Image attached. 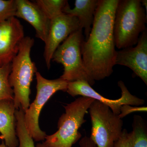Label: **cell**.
Segmentation results:
<instances>
[{
  "label": "cell",
  "instance_id": "18",
  "mask_svg": "<svg viewBox=\"0 0 147 147\" xmlns=\"http://www.w3.org/2000/svg\"><path fill=\"white\" fill-rule=\"evenodd\" d=\"M11 68V63L0 67V101L13 100V89L11 87L9 81Z\"/></svg>",
  "mask_w": 147,
  "mask_h": 147
},
{
  "label": "cell",
  "instance_id": "15",
  "mask_svg": "<svg viewBox=\"0 0 147 147\" xmlns=\"http://www.w3.org/2000/svg\"><path fill=\"white\" fill-rule=\"evenodd\" d=\"M24 111L21 109H16V133L19 141L18 147H35L34 142L29 133L25 124Z\"/></svg>",
  "mask_w": 147,
  "mask_h": 147
},
{
  "label": "cell",
  "instance_id": "16",
  "mask_svg": "<svg viewBox=\"0 0 147 147\" xmlns=\"http://www.w3.org/2000/svg\"><path fill=\"white\" fill-rule=\"evenodd\" d=\"M35 2L50 20L63 13L68 3L66 0H37Z\"/></svg>",
  "mask_w": 147,
  "mask_h": 147
},
{
  "label": "cell",
  "instance_id": "9",
  "mask_svg": "<svg viewBox=\"0 0 147 147\" xmlns=\"http://www.w3.org/2000/svg\"><path fill=\"white\" fill-rule=\"evenodd\" d=\"M82 29L79 19L63 13L50 20V29L45 42L44 57L48 69L51 67L52 57L58 47L70 34Z\"/></svg>",
  "mask_w": 147,
  "mask_h": 147
},
{
  "label": "cell",
  "instance_id": "13",
  "mask_svg": "<svg viewBox=\"0 0 147 147\" xmlns=\"http://www.w3.org/2000/svg\"><path fill=\"white\" fill-rule=\"evenodd\" d=\"M16 108L13 100L0 101V139L7 147H18L16 135Z\"/></svg>",
  "mask_w": 147,
  "mask_h": 147
},
{
  "label": "cell",
  "instance_id": "6",
  "mask_svg": "<svg viewBox=\"0 0 147 147\" xmlns=\"http://www.w3.org/2000/svg\"><path fill=\"white\" fill-rule=\"evenodd\" d=\"M88 112L92 122L90 139L97 147H113L123 130L122 119L96 100L92 102Z\"/></svg>",
  "mask_w": 147,
  "mask_h": 147
},
{
  "label": "cell",
  "instance_id": "3",
  "mask_svg": "<svg viewBox=\"0 0 147 147\" xmlns=\"http://www.w3.org/2000/svg\"><path fill=\"white\" fill-rule=\"evenodd\" d=\"M34 42V39L29 36L22 40L18 54L11 62V71L9 77V84L13 90L15 108L22 109L24 113L30 104L31 84L37 71L35 63L30 57Z\"/></svg>",
  "mask_w": 147,
  "mask_h": 147
},
{
  "label": "cell",
  "instance_id": "19",
  "mask_svg": "<svg viewBox=\"0 0 147 147\" xmlns=\"http://www.w3.org/2000/svg\"><path fill=\"white\" fill-rule=\"evenodd\" d=\"M16 9L15 0H0V23L15 17Z\"/></svg>",
  "mask_w": 147,
  "mask_h": 147
},
{
  "label": "cell",
  "instance_id": "25",
  "mask_svg": "<svg viewBox=\"0 0 147 147\" xmlns=\"http://www.w3.org/2000/svg\"><path fill=\"white\" fill-rule=\"evenodd\" d=\"M0 147H7L6 146L4 142L3 141H2L1 144H0Z\"/></svg>",
  "mask_w": 147,
  "mask_h": 147
},
{
  "label": "cell",
  "instance_id": "2",
  "mask_svg": "<svg viewBox=\"0 0 147 147\" xmlns=\"http://www.w3.org/2000/svg\"><path fill=\"white\" fill-rule=\"evenodd\" d=\"M140 0H119L114 23L116 47L123 49L136 45L146 30L147 15Z\"/></svg>",
  "mask_w": 147,
  "mask_h": 147
},
{
  "label": "cell",
  "instance_id": "10",
  "mask_svg": "<svg viewBox=\"0 0 147 147\" xmlns=\"http://www.w3.org/2000/svg\"><path fill=\"white\" fill-rule=\"evenodd\" d=\"M24 37V27L16 17L0 23V67L11 63Z\"/></svg>",
  "mask_w": 147,
  "mask_h": 147
},
{
  "label": "cell",
  "instance_id": "22",
  "mask_svg": "<svg viewBox=\"0 0 147 147\" xmlns=\"http://www.w3.org/2000/svg\"><path fill=\"white\" fill-rule=\"evenodd\" d=\"M79 145L81 147H97L90 137L87 136H85L81 139Z\"/></svg>",
  "mask_w": 147,
  "mask_h": 147
},
{
  "label": "cell",
  "instance_id": "17",
  "mask_svg": "<svg viewBox=\"0 0 147 147\" xmlns=\"http://www.w3.org/2000/svg\"><path fill=\"white\" fill-rule=\"evenodd\" d=\"M141 116L134 115L132 123L134 140L133 147H147V127Z\"/></svg>",
  "mask_w": 147,
  "mask_h": 147
},
{
  "label": "cell",
  "instance_id": "20",
  "mask_svg": "<svg viewBox=\"0 0 147 147\" xmlns=\"http://www.w3.org/2000/svg\"><path fill=\"white\" fill-rule=\"evenodd\" d=\"M134 136L133 132H128L125 129L123 130L121 137L114 144L113 147H133Z\"/></svg>",
  "mask_w": 147,
  "mask_h": 147
},
{
  "label": "cell",
  "instance_id": "21",
  "mask_svg": "<svg viewBox=\"0 0 147 147\" xmlns=\"http://www.w3.org/2000/svg\"><path fill=\"white\" fill-rule=\"evenodd\" d=\"M147 107H139L130 105H123L121 107L120 114L119 117L121 119L131 113L137 112H147Z\"/></svg>",
  "mask_w": 147,
  "mask_h": 147
},
{
  "label": "cell",
  "instance_id": "8",
  "mask_svg": "<svg viewBox=\"0 0 147 147\" xmlns=\"http://www.w3.org/2000/svg\"><path fill=\"white\" fill-rule=\"evenodd\" d=\"M118 85L121 91V96L116 100L108 99L102 96L93 89L88 83L84 81L68 82L66 92L72 97L80 95L99 101L108 106L114 114L117 115L120 114L121 107L123 105L139 106L144 104V100L131 94L123 82L119 81Z\"/></svg>",
  "mask_w": 147,
  "mask_h": 147
},
{
  "label": "cell",
  "instance_id": "24",
  "mask_svg": "<svg viewBox=\"0 0 147 147\" xmlns=\"http://www.w3.org/2000/svg\"><path fill=\"white\" fill-rule=\"evenodd\" d=\"M35 147H47L43 143H38L37 144Z\"/></svg>",
  "mask_w": 147,
  "mask_h": 147
},
{
  "label": "cell",
  "instance_id": "14",
  "mask_svg": "<svg viewBox=\"0 0 147 147\" xmlns=\"http://www.w3.org/2000/svg\"><path fill=\"white\" fill-rule=\"evenodd\" d=\"M98 3V0H76L74 8H70L67 3L64 9L63 13L79 19L81 27L84 30L85 40L88 39L91 31Z\"/></svg>",
  "mask_w": 147,
  "mask_h": 147
},
{
  "label": "cell",
  "instance_id": "12",
  "mask_svg": "<svg viewBox=\"0 0 147 147\" xmlns=\"http://www.w3.org/2000/svg\"><path fill=\"white\" fill-rule=\"evenodd\" d=\"M15 1V17L28 22L35 30L36 36L45 42L49 33L50 20L35 2L28 0Z\"/></svg>",
  "mask_w": 147,
  "mask_h": 147
},
{
  "label": "cell",
  "instance_id": "23",
  "mask_svg": "<svg viewBox=\"0 0 147 147\" xmlns=\"http://www.w3.org/2000/svg\"><path fill=\"white\" fill-rule=\"evenodd\" d=\"M142 6L144 8L146 13L147 14V0H142L141 1Z\"/></svg>",
  "mask_w": 147,
  "mask_h": 147
},
{
  "label": "cell",
  "instance_id": "4",
  "mask_svg": "<svg viewBox=\"0 0 147 147\" xmlns=\"http://www.w3.org/2000/svg\"><path fill=\"white\" fill-rule=\"evenodd\" d=\"M94 99L91 98H78L73 102L63 105L65 113L60 117L58 130L52 135H47L43 144L47 147H72L82 135L79 128L86 120L85 115Z\"/></svg>",
  "mask_w": 147,
  "mask_h": 147
},
{
  "label": "cell",
  "instance_id": "7",
  "mask_svg": "<svg viewBox=\"0 0 147 147\" xmlns=\"http://www.w3.org/2000/svg\"><path fill=\"white\" fill-rule=\"evenodd\" d=\"M36 80V94L35 98L24 113L25 124L29 133L36 142L45 140L47 136L40 128L39 117L43 106L49 99L59 91H66L68 82L61 78L49 80L39 72L35 74Z\"/></svg>",
  "mask_w": 147,
  "mask_h": 147
},
{
  "label": "cell",
  "instance_id": "5",
  "mask_svg": "<svg viewBox=\"0 0 147 147\" xmlns=\"http://www.w3.org/2000/svg\"><path fill=\"white\" fill-rule=\"evenodd\" d=\"M84 40L83 29L72 33L57 48L52 61L63 65L61 79L68 83L86 81L92 86L95 81L87 73L82 59V45Z\"/></svg>",
  "mask_w": 147,
  "mask_h": 147
},
{
  "label": "cell",
  "instance_id": "11",
  "mask_svg": "<svg viewBox=\"0 0 147 147\" xmlns=\"http://www.w3.org/2000/svg\"><path fill=\"white\" fill-rule=\"evenodd\" d=\"M136 45L117 51L116 65L130 68L147 85V28L140 36Z\"/></svg>",
  "mask_w": 147,
  "mask_h": 147
},
{
  "label": "cell",
  "instance_id": "1",
  "mask_svg": "<svg viewBox=\"0 0 147 147\" xmlns=\"http://www.w3.org/2000/svg\"><path fill=\"white\" fill-rule=\"evenodd\" d=\"M119 1L98 0L91 31L82 43L84 67L94 81L110 76L116 65L117 51L113 30Z\"/></svg>",
  "mask_w": 147,
  "mask_h": 147
}]
</instances>
